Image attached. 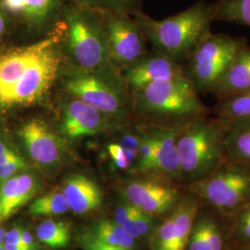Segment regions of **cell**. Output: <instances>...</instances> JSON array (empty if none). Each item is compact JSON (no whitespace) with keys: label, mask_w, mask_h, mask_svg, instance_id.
<instances>
[{"label":"cell","mask_w":250,"mask_h":250,"mask_svg":"<svg viewBox=\"0 0 250 250\" xmlns=\"http://www.w3.org/2000/svg\"><path fill=\"white\" fill-rule=\"evenodd\" d=\"M107 151L111 161L118 169L127 170L131 168V164L128 161L124 148L119 143H111L107 146Z\"/></svg>","instance_id":"obj_33"},{"label":"cell","mask_w":250,"mask_h":250,"mask_svg":"<svg viewBox=\"0 0 250 250\" xmlns=\"http://www.w3.org/2000/svg\"><path fill=\"white\" fill-rule=\"evenodd\" d=\"M214 114L217 119L226 125L250 120V90L218 100Z\"/></svg>","instance_id":"obj_20"},{"label":"cell","mask_w":250,"mask_h":250,"mask_svg":"<svg viewBox=\"0 0 250 250\" xmlns=\"http://www.w3.org/2000/svg\"><path fill=\"white\" fill-rule=\"evenodd\" d=\"M155 145L154 173L182 184L176 140L181 129L150 125L146 128ZM183 185V184H182Z\"/></svg>","instance_id":"obj_15"},{"label":"cell","mask_w":250,"mask_h":250,"mask_svg":"<svg viewBox=\"0 0 250 250\" xmlns=\"http://www.w3.org/2000/svg\"><path fill=\"white\" fill-rule=\"evenodd\" d=\"M181 184L158 173H143L122 188L125 200L154 218L170 215L185 195Z\"/></svg>","instance_id":"obj_8"},{"label":"cell","mask_w":250,"mask_h":250,"mask_svg":"<svg viewBox=\"0 0 250 250\" xmlns=\"http://www.w3.org/2000/svg\"><path fill=\"white\" fill-rule=\"evenodd\" d=\"M248 40L210 33L197 45L185 67L186 75L199 94H212L232 60Z\"/></svg>","instance_id":"obj_6"},{"label":"cell","mask_w":250,"mask_h":250,"mask_svg":"<svg viewBox=\"0 0 250 250\" xmlns=\"http://www.w3.org/2000/svg\"><path fill=\"white\" fill-rule=\"evenodd\" d=\"M227 126L225 139L227 160L250 164V120L234 122Z\"/></svg>","instance_id":"obj_19"},{"label":"cell","mask_w":250,"mask_h":250,"mask_svg":"<svg viewBox=\"0 0 250 250\" xmlns=\"http://www.w3.org/2000/svg\"><path fill=\"white\" fill-rule=\"evenodd\" d=\"M63 23L69 52L79 68L93 72L106 65L109 58L104 27L88 8L67 5Z\"/></svg>","instance_id":"obj_7"},{"label":"cell","mask_w":250,"mask_h":250,"mask_svg":"<svg viewBox=\"0 0 250 250\" xmlns=\"http://www.w3.org/2000/svg\"><path fill=\"white\" fill-rule=\"evenodd\" d=\"M19 155L10 144L4 137L0 136V166L15 159Z\"/></svg>","instance_id":"obj_34"},{"label":"cell","mask_w":250,"mask_h":250,"mask_svg":"<svg viewBox=\"0 0 250 250\" xmlns=\"http://www.w3.org/2000/svg\"><path fill=\"white\" fill-rule=\"evenodd\" d=\"M201 208V207H200ZM186 250H211L206 236L205 228L200 213V208L193 224Z\"/></svg>","instance_id":"obj_28"},{"label":"cell","mask_w":250,"mask_h":250,"mask_svg":"<svg viewBox=\"0 0 250 250\" xmlns=\"http://www.w3.org/2000/svg\"><path fill=\"white\" fill-rule=\"evenodd\" d=\"M135 21L157 50L180 63L188 62L207 36L211 33L215 21L214 3L198 0L181 12L157 21L140 12L135 13Z\"/></svg>","instance_id":"obj_2"},{"label":"cell","mask_w":250,"mask_h":250,"mask_svg":"<svg viewBox=\"0 0 250 250\" xmlns=\"http://www.w3.org/2000/svg\"><path fill=\"white\" fill-rule=\"evenodd\" d=\"M69 209L66 197L60 188L37 197L29 206V213L36 217L61 216Z\"/></svg>","instance_id":"obj_23"},{"label":"cell","mask_w":250,"mask_h":250,"mask_svg":"<svg viewBox=\"0 0 250 250\" xmlns=\"http://www.w3.org/2000/svg\"><path fill=\"white\" fill-rule=\"evenodd\" d=\"M140 135L141 134H126L121 138L120 145L124 148L128 161L131 164V168L134 166L137 156H138V149L140 144Z\"/></svg>","instance_id":"obj_31"},{"label":"cell","mask_w":250,"mask_h":250,"mask_svg":"<svg viewBox=\"0 0 250 250\" xmlns=\"http://www.w3.org/2000/svg\"><path fill=\"white\" fill-rule=\"evenodd\" d=\"M136 209H137L136 207H134V205H132L131 203L125 200L124 203L117 207L113 221L116 222L117 224H120L122 227H124L133 237H134L136 240H138L134 228V217Z\"/></svg>","instance_id":"obj_29"},{"label":"cell","mask_w":250,"mask_h":250,"mask_svg":"<svg viewBox=\"0 0 250 250\" xmlns=\"http://www.w3.org/2000/svg\"><path fill=\"white\" fill-rule=\"evenodd\" d=\"M41 188L39 177L28 170L19 172L0 185V224L33 200Z\"/></svg>","instance_id":"obj_14"},{"label":"cell","mask_w":250,"mask_h":250,"mask_svg":"<svg viewBox=\"0 0 250 250\" xmlns=\"http://www.w3.org/2000/svg\"><path fill=\"white\" fill-rule=\"evenodd\" d=\"M155 145L151 135L145 129L140 135V144L134 170L136 174L154 173Z\"/></svg>","instance_id":"obj_26"},{"label":"cell","mask_w":250,"mask_h":250,"mask_svg":"<svg viewBox=\"0 0 250 250\" xmlns=\"http://www.w3.org/2000/svg\"><path fill=\"white\" fill-rule=\"evenodd\" d=\"M214 7L215 21L250 27V0H218Z\"/></svg>","instance_id":"obj_24"},{"label":"cell","mask_w":250,"mask_h":250,"mask_svg":"<svg viewBox=\"0 0 250 250\" xmlns=\"http://www.w3.org/2000/svg\"><path fill=\"white\" fill-rule=\"evenodd\" d=\"M78 242L83 250H134L106 244L100 241L92 232L81 233L78 237Z\"/></svg>","instance_id":"obj_30"},{"label":"cell","mask_w":250,"mask_h":250,"mask_svg":"<svg viewBox=\"0 0 250 250\" xmlns=\"http://www.w3.org/2000/svg\"><path fill=\"white\" fill-rule=\"evenodd\" d=\"M21 242L26 250H40V247L36 241L34 234L23 228L21 230Z\"/></svg>","instance_id":"obj_35"},{"label":"cell","mask_w":250,"mask_h":250,"mask_svg":"<svg viewBox=\"0 0 250 250\" xmlns=\"http://www.w3.org/2000/svg\"><path fill=\"white\" fill-rule=\"evenodd\" d=\"M19 137L27 155L40 170L52 173L61 167L62 144L45 122L32 119L24 123L19 130Z\"/></svg>","instance_id":"obj_11"},{"label":"cell","mask_w":250,"mask_h":250,"mask_svg":"<svg viewBox=\"0 0 250 250\" xmlns=\"http://www.w3.org/2000/svg\"><path fill=\"white\" fill-rule=\"evenodd\" d=\"M202 206L228 218L250 203V164L227 161L205 178L186 187Z\"/></svg>","instance_id":"obj_5"},{"label":"cell","mask_w":250,"mask_h":250,"mask_svg":"<svg viewBox=\"0 0 250 250\" xmlns=\"http://www.w3.org/2000/svg\"><path fill=\"white\" fill-rule=\"evenodd\" d=\"M5 235H6V230L4 228L0 227V246H2L4 244Z\"/></svg>","instance_id":"obj_37"},{"label":"cell","mask_w":250,"mask_h":250,"mask_svg":"<svg viewBox=\"0 0 250 250\" xmlns=\"http://www.w3.org/2000/svg\"><path fill=\"white\" fill-rule=\"evenodd\" d=\"M26 170H28L26 161L21 155H19L15 159L0 166V185L19 172Z\"/></svg>","instance_id":"obj_32"},{"label":"cell","mask_w":250,"mask_h":250,"mask_svg":"<svg viewBox=\"0 0 250 250\" xmlns=\"http://www.w3.org/2000/svg\"><path fill=\"white\" fill-rule=\"evenodd\" d=\"M104 124L103 113L80 99L74 98L64 106L62 130L69 138L97 134L103 129Z\"/></svg>","instance_id":"obj_16"},{"label":"cell","mask_w":250,"mask_h":250,"mask_svg":"<svg viewBox=\"0 0 250 250\" xmlns=\"http://www.w3.org/2000/svg\"><path fill=\"white\" fill-rule=\"evenodd\" d=\"M61 188L70 209L75 214H88L102 205L101 189L86 175L80 173L70 175L63 181Z\"/></svg>","instance_id":"obj_17"},{"label":"cell","mask_w":250,"mask_h":250,"mask_svg":"<svg viewBox=\"0 0 250 250\" xmlns=\"http://www.w3.org/2000/svg\"><path fill=\"white\" fill-rule=\"evenodd\" d=\"M135 107L145 115L170 120L183 128L209 110L187 76L158 81L134 92Z\"/></svg>","instance_id":"obj_4"},{"label":"cell","mask_w":250,"mask_h":250,"mask_svg":"<svg viewBox=\"0 0 250 250\" xmlns=\"http://www.w3.org/2000/svg\"><path fill=\"white\" fill-rule=\"evenodd\" d=\"M224 220L229 246L250 245V203Z\"/></svg>","instance_id":"obj_25"},{"label":"cell","mask_w":250,"mask_h":250,"mask_svg":"<svg viewBox=\"0 0 250 250\" xmlns=\"http://www.w3.org/2000/svg\"><path fill=\"white\" fill-rule=\"evenodd\" d=\"M60 32L0 54V114L43 100L61 65Z\"/></svg>","instance_id":"obj_1"},{"label":"cell","mask_w":250,"mask_h":250,"mask_svg":"<svg viewBox=\"0 0 250 250\" xmlns=\"http://www.w3.org/2000/svg\"><path fill=\"white\" fill-rule=\"evenodd\" d=\"M103 27L109 58L118 64L129 67L146 54L143 31L127 14H110Z\"/></svg>","instance_id":"obj_10"},{"label":"cell","mask_w":250,"mask_h":250,"mask_svg":"<svg viewBox=\"0 0 250 250\" xmlns=\"http://www.w3.org/2000/svg\"><path fill=\"white\" fill-rule=\"evenodd\" d=\"M36 238L50 249H64L71 240V226L62 221L45 220L37 226Z\"/></svg>","instance_id":"obj_21"},{"label":"cell","mask_w":250,"mask_h":250,"mask_svg":"<svg viewBox=\"0 0 250 250\" xmlns=\"http://www.w3.org/2000/svg\"><path fill=\"white\" fill-rule=\"evenodd\" d=\"M250 90V45H244L230 64L212 95L217 100Z\"/></svg>","instance_id":"obj_18"},{"label":"cell","mask_w":250,"mask_h":250,"mask_svg":"<svg viewBox=\"0 0 250 250\" xmlns=\"http://www.w3.org/2000/svg\"><path fill=\"white\" fill-rule=\"evenodd\" d=\"M228 126L216 117H199L181 128L177 135L182 184L205 178L222 166L226 157L225 139Z\"/></svg>","instance_id":"obj_3"},{"label":"cell","mask_w":250,"mask_h":250,"mask_svg":"<svg viewBox=\"0 0 250 250\" xmlns=\"http://www.w3.org/2000/svg\"><path fill=\"white\" fill-rule=\"evenodd\" d=\"M92 233L100 241L128 250H135L139 242L120 224L109 220L99 221L94 226Z\"/></svg>","instance_id":"obj_22"},{"label":"cell","mask_w":250,"mask_h":250,"mask_svg":"<svg viewBox=\"0 0 250 250\" xmlns=\"http://www.w3.org/2000/svg\"><path fill=\"white\" fill-rule=\"evenodd\" d=\"M83 7L98 8L105 9L106 11H112L115 13H127L136 10L140 0H75Z\"/></svg>","instance_id":"obj_27"},{"label":"cell","mask_w":250,"mask_h":250,"mask_svg":"<svg viewBox=\"0 0 250 250\" xmlns=\"http://www.w3.org/2000/svg\"><path fill=\"white\" fill-rule=\"evenodd\" d=\"M68 0H0L10 19H15L32 30H41L59 16Z\"/></svg>","instance_id":"obj_13"},{"label":"cell","mask_w":250,"mask_h":250,"mask_svg":"<svg viewBox=\"0 0 250 250\" xmlns=\"http://www.w3.org/2000/svg\"><path fill=\"white\" fill-rule=\"evenodd\" d=\"M64 87L76 99L97 108L103 114L120 115L125 108L121 91L92 72L80 69L67 74Z\"/></svg>","instance_id":"obj_9"},{"label":"cell","mask_w":250,"mask_h":250,"mask_svg":"<svg viewBox=\"0 0 250 250\" xmlns=\"http://www.w3.org/2000/svg\"><path fill=\"white\" fill-rule=\"evenodd\" d=\"M226 250H250V245H231Z\"/></svg>","instance_id":"obj_36"},{"label":"cell","mask_w":250,"mask_h":250,"mask_svg":"<svg viewBox=\"0 0 250 250\" xmlns=\"http://www.w3.org/2000/svg\"><path fill=\"white\" fill-rule=\"evenodd\" d=\"M187 76L185 67L161 54H145L136 62L127 67L125 82L136 92L158 81Z\"/></svg>","instance_id":"obj_12"}]
</instances>
